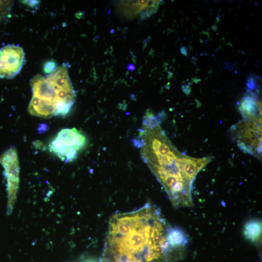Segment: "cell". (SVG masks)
<instances>
[{
    "label": "cell",
    "mask_w": 262,
    "mask_h": 262,
    "mask_svg": "<svg viewBox=\"0 0 262 262\" xmlns=\"http://www.w3.org/2000/svg\"><path fill=\"white\" fill-rule=\"evenodd\" d=\"M171 227L151 203L115 213L109 220L101 262H169L181 259L184 250L170 243Z\"/></svg>",
    "instance_id": "1"
},
{
    "label": "cell",
    "mask_w": 262,
    "mask_h": 262,
    "mask_svg": "<svg viewBox=\"0 0 262 262\" xmlns=\"http://www.w3.org/2000/svg\"><path fill=\"white\" fill-rule=\"evenodd\" d=\"M135 143L141 155L176 208L193 205V183L197 173L212 157L193 158L179 151L166 136L156 118L143 119Z\"/></svg>",
    "instance_id": "2"
},
{
    "label": "cell",
    "mask_w": 262,
    "mask_h": 262,
    "mask_svg": "<svg viewBox=\"0 0 262 262\" xmlns=\"http://www.w3.org/2000/svg\"><path fill=\"white\" fill-rule=\"evenodd\" d=\"M30 85L33 94L28 111L32 115L44 118L64 116L75 102L76 94L65 65L46 76H34Z\"/></svg>",
    "instance_id": "3"
},
{
    "label": "cell",
    "mask_w": 262,
    "mask_h": 262,
    "mask_svg": "<svg viewBox=\"0 0 262 262\" xmlns=\"http://www.w3.org/2000/svg\"><path fill=\"white\" fill-rule=\"evenodd\" d=\"M231 132L241 150L261 157L262 117L243 118L232 127Z\"/></svg>",
    "instance_id": "4"
},
{
    "label": "cell",
    "mask_w": 262,
    "mask_h": 262,
    "mask_svg": "<svg viewBox=\"0 0 262 262\" xmlns=\"http://www.w3.org/2000/svg\"><path fill=\"white\" fill-rule=\"evenodd\" d=\"M86 143V138L82 131L74 128L64 129L49 143V149L61 161L67 163L76 159Z\"/></svg>",
    "instance_id": "5"
},
{
    "label": "cell",
    "mask_w": 262,
    "mask_h": 262,
    "mask_svg": "<svg viewBox=\"0 0 262 262\" xmlns=\"http://www.w3.org/2000/svg\"><path fill=\"white\" fill-rule=\"evenodd\" d=\"M0 163L4 169L8 194V213H11L16 197L19 180V164L16 149L11 147L0 156Z\"/></svg>",
    "instance_id": "6"
},
{
    "label": "cell",
    "mask_w": 262,
    "mask_h": 262,
    "mask_svg": "<svg viewBox=\"0 0 262 262\" xmlns=\"http://www.w3.org/2000/svg\"><path fill=\"white\" fill-rule=\"evenodd\" d=\"M25 61L23 49L8 44L0 49V78L12 79L22 69Z\"/></svg>",
    "instance_id": "7"
},
{
    "label": "cell",
    "mask_w": 262,
    "mask_h": 262,
    "mask_svg": "<svg viewBox=\"0 0 262 262\" xmlns=\"http://www.w3.org/2000/svg\"><path fill=\"white\" fill-rule=\"evenodd\" d=\"M239 110L243 118L262 117V103L258 95L248 89L242 99Z\"/></svg>",
    "instance_id": "8"
},
{
    "label": "cell",
    "mask_w": 262,
    "mask_h": 262,
    "mask_svg": "<svg viewBox=\"0 0 262 262\" xmlns=\"http://www.w3.org/2000/svg\"><path fill=\"white\" fill-rule=\"evenodd\" d=\"M243 233L247 240L253 243H258L262 235V222L257 219L247 222L244 226Z\"/></svg>",
    "instance_id": "9"
},
{
    "label": "cell",
    "mask_w": 262,
    "mask_h": 262,
    "mask_svg": "<svg viewBox=\"0 0 262 262\" xmlns=\"http://www.w3.org/2000/svg\"><path fill=\"white\" fill-rule=\"evenodd\" d=\"M13 2L9 0H0V23L7 17L11 11Z\"/></svg>",
    "instance_id": "10"
},
{
    "label": "cell",
    "mask_w": 262,
    "mask_h": 262,
    "mask_svg": "<svg viewBox=\"0 0 262 262\" xmlns=\"http://www.w3.org/2000/svg\"><path fill=\"white\" fill-rule=\"evenodd\" d=\"M256 77V76L250 75L246 82V86L252 90H258V84Z\"/></svg>",
    "instance_id": "11"
},
{
    "label": "cell",
    "mask_w": 262,
    "mask_h": 262,
    "mask_svg": "<svg viewBox=\"0 0 262 262\" xmlns=\"http://www.w3.org/2000/svg\"><path fill=\"white\" fill-rule=\"evenodd\" d=\"M233 64L230 62L227 61L225 64V69L231 70L233 68Z\"/></svg>",
    "instance_id": "12"
},
{
    "label": "cell",
    "mask_w": 262,
    "mask_h": 262,
    "mask_svg": "<svg viewBox=\"0 0 262 262\" xmlns=\"http://www.w3.org/2000/svg\"><path fill=\"white\" fill-rule=\"evenodd\" d=\"M182 89L186 94H188L191 90L190 87L186 85H183L182 86Z\"/></svg>",
    "instance_id": "13"
},
{
    "label": "cell",
    "mask_w": 262,
    "mask_h": 262,
    "mask_svg": "<svg viewBox=\"0 0 262 262\" xmlns=\"http://www.w3.org/2000/svg\"><path fill=\"white\" fill-rule=\"evenodd\" d=\"M180 51L183 55L185 56L187 55V50L186 47L184 46L181 47L180 49Z\"/></svg>",
    "instance_id": "14"
},
{
    "label": "cell",
    "mask_w": 262,
    "mask_h": 262,
    "mask_svg": "<svg viewBox=\"0 0 262 262\" xmlns=\"http://www.w3.org/2000/svg\"><path fill=\"white\" fill-rule=\"evenodd\" d=\"M81 262H98L96 260L93 258H88L85 259Z\"/></svg>",
    "instance_id": "15"
},
{
    "label": "cell",
    "mask_w": 262,
    "mask_h": 262,
    "mask_svg": "<svg viewBox=\"0 0 262 262\" xmlns=\"http://www.w3.org/2000/svg\"><path fill=\"white\" fill-rule=\"evenodd\" d=\"M127 68L129 70H133L135 69V66L132 64H129L127 66Z\"/></svg>",
    "instance_id": "16"
}]
</instances>
